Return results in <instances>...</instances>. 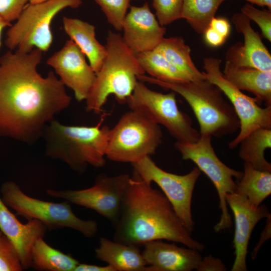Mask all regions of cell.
<instances>
[{
    "label": "cell",
    "instance_id": "obj_9",
    "mask_svg": "<svg viewBox=\"0 0 271 271\" xmlns=\"http://www.w3.org/2000/svg\"><path fill=\"white\" fill-rule=\"evenodd\" d=\"M126 103L130 109L139 111L164 126L177 142L194 143L200 138L190 117L179 109L173 91L159 92L138 80Z\"/></svg>",
    "mask_w": 271,
    "mask_h": 271
},
{
    "label": "cell",
    "instance_id": "obj_3",
    "mask_svg": "<svg viewBox=\"0 0 271 271\" xmlns=\"http://www.w3.org/2000/svg\"><path fill=\"white\" fill-rule=\"evenodd\" d=\"M103 120L102 117L95 125L87 126L65 125L54 119L46 125L42 137L46 155L79 174L88 166L103 167L110 129L102 125Z\"/></svg>",
    "mask_w": 271,
    "mask_h": 271
},
{
    "label": "cell",
    "instance_id": "obj_4",
    "mask_svg": "<svg viewBox=\"0 0 271 271\" xmlns=\"http://www.w3.org/2000/svg\"><path fill=\"white\" fill-rule=\"evenodd\" d=\"M106 55L86 99L87 112L99 114L108 97L112 95L119 104L126 103L138 79L145 74L136 54L122 37L111 31L105 45Z\"/></svg>",
    "mask_w": 271,
    "mask_h": 271
},
{
    "label": "cell",
    "instance_id": "obj_34",
    "mask_svg": "<svg viewBox=\"0 0 271 271\" xmlns=\"http://www.w3.org/2000/svg\"><path fill=\"white\" fill-rule=\"evenodd\" d=\"M196 270L198 271H225L227 269L219 258L209 255L202 258Z\"/></svg>",
    "mask_w": 271,
    "mask_h": 271
},
{
    "label": "cell",
    "instance_id": "obj_11",
    "mask_svg": "<svg viewBox=\"0 0 271 271\" xmlns=\"http://www.w3.org/2000/svg\"><path fill=\"white\" fill-rule=\"evenodd\" d=\"M221 60L205 58L203 72L204 78L217 86L228 99L239 121V132L228 144L233 149L254 130L271 128V106L261 107L255 98L250 97L237 88L224 76L220 69Z\"/></svg>",
    "mask_w": 271,
    "mask_h": 271
},
{
    "label": "cell",
    "instance_id": "obj_37",
    "mask_svg": "<svg viewBox=\"0 0 271 271\" xmlns=\"http://www.w3.org/2000/svg\"><path fill=\"white\" fill-rule=\"evenodd\" d=\"M266 226L263 231L261 233L260 238L255 247L253 251L251 253V258L254 259L256 255V253L259 249L260 246L264 241L269 239L270 237V214L266 217Z\"/></svg>",
    "mask_w": 271,
    "mask_h": 271
},
{
    "label": "cell",
    "instance_id": "obj_29",
    "mask_svg": "<svg viewBox=\"0 0 271 271\" xmlns=\"http://www.w3.org/2000/svg\"><path fill=\"white\" fill-rule=\"evenodd\" d=\"M101 8L108 22L117 31H122L130 0H94Z\"/></svg>",
    "mask_w": 271,
    "mask_h": 271
},
{
    "label": "cell",
    "instance_id": "obj_7",
    "mask_svg": "<svg viewBox=\"0 0 271 271\" xmlns=\"http://www.w3.org/2000/svg\"><path fill=\"white\" fill-rule=\"evenodd\" d=\"M82 4V0H46L28 4L8 30L6 47L9 50L24 53L35 48L43 52L48 51L53 40L51 23L55 17L66 8L76 9Z\"/></svg>",
    "mask_w": 271,
    "mask_h": 271
},
{
    "label": "cell",
    "instance_id": "obj_5",
    "mask_svg": "<svg viewBox=\"0 0 271 271\" xmlns=\"http://www.w3.org/2000/svg\"><path fill=\"white\" fill-rule=\"evenodd\" d=\"M137 78L169 89L181 95L193 111L200 126V135L221 137L239 128V121L235 111L224 98L220 89L204 79L185 82L158 80L145 74Z\"/></svg>",
    "mask_w": 271,
    "mask_h": 271
},
{
    "label": "cell",
    "instance_id": "obj_39",
    "mask_svg": "<svg viewBox=\"0 0 271 271\" xmlns=\"http://www.w3.org/2000/svg\"><path fill=\"white\" fill-rule=\"evenodd\" d=\"M252 4L259 6L267 7L268 9H271V0H245Z\"/></svg>",
    "mask_w": 271,
    "mask_h": 271
},
{
    "label": "cell",
    "instance_id": "obj_36",
    "mask_svg": "<svg viewBox=\"0 0 271 271\" xmlns=\"http://www.w3.org/2000/svg\"><path fill=\"white\" fill-rule=\"evenodd\" d=\"M203 34L205 42L212 47H217L221 46L226 39L210 27H208Z\"/></svg>",
    "mask_w": 271,
    "mask_h": 271
},
{
    "label": "cell",
    "instance_id": "obj_25",
    "mask_svg": "<svg viewBox=\"0 0 271 271\" xmlns=\"http://www.w3.org/2000/svg\"><path fill=\"white\" fill-rule=\"evenodd\" d=\"M80 262L69 254L57 249L43 238L37 240L31 250V266L45 271H74Z\"/></svg>",
    "mask_w": 271,
    "mask_h": 271
},
{
    "label": "cell",
    "instance_id": "obj_18",
    "mask_svg": "<svg viewBox=\"0 0 271 271\" xmlns=\"http://www.w3.org/2000/svg\"><path fill=\"white\" fill-rule=\"evenodd\" d=\"M143 246L142 253L148 271H191L196 269L202 258L196 249L162 240L148 242Z\"/></svg>",
    "mask_w": 271,
    "mask_h": 271
},
{
    "label": "cell",
    "instance_id": "obj_41",
    "mask_svg": "<svg viewBox=\"0 0 271 271\" xmlns=\"http://www.w3.org/2000/svg\"><path fill=\"white\" fill-rule=\"evenodd\" d=\"M46 0H28L29 3L30 4H37L41 2H43Z\"/></svg>",
    "mask_w": 271,
    "mask_h": 271
},
{
    "label": "cell",
    "instance_id": "obj_15",
    "mask_svg": "<svg viewBox=\"0 0 271 271\" xmlns=\"http://www.w3.org/2000/svg\"><path fill=\"white\" fill-rule=\"evenodd\" d=\"M225 197L235 223L233 244L235 256L231 270L246 271V255L251 233L258 221L270 214L266 206H254L236 192L226 194Z\"/></svg>",
    "mask_w": 271,
    "mask_h": 271
},
{
    "label": "cell",
    "instance_id": "obj_19",
    "mask_svg": "<svg viewBox=\"0 0 271 271\" xmlns=\"http://www.w3.org/2000/svg\"><path fill=\"white\" fill-rule=\"evenodd\" d=\"M47 227L41 221L32 219L21 223L0 197V230L16 247L23 269L31 266V250L35 241L43 238Z\"/></svg>",
    "mask_w": 271,
    "mask_h": 271
},
{
    "label": "cell",
    "instance_id": "obj_20",
    "mask_svg": "<svg viewBox=\"0 0 271 271\" xmlns=\"http://www.w3.org/2000/svg\"><path fill=\"white\" fill-rule=\"evenodd\" d=\"M222 73L237 88L252 93L258 101L264 102L265 106H271V71L236 66L226 61Z\"/></svg>",
    "mask_w": 271,
    "mask_h": 271
},
{
    "label": "cell",
    "instance_id": "obj_42",
    "mask_svg": "<svg viewBox=\"0 0 271 271\" xmlns=\"http://www.w3.org/2000/svg\"><path fill=\"white\" fill-rule=\"evenodd\" d=\"M3 234V232H2V231L0 230V237Z\"/></svg>",
    "mask_w": 271,
    "mask_h": 271
},
{
    "label": "cell",
    "instance_id": "obj_14",
    "mask_svg": "<svg viewBox=\"0 0 271 271\" xmlns=\"http://www.w3.org/2000/svg\"><path fill=\"white\" fill-rule=\"evenodd\" d=\"M85 57L70 39L47 61V64L54 69L65 86L73 91L78 101L86 100L96 76Z\"/></svg>",
    "mask_w": 271,
    "mask_h": 271
},
{
    "label": "cell",
    "instance_id": "obj_31",
    "mask_svg": "<svg viewBox=\"0 0 271 271\" xmlns=\"http://www.w3.org/2000/svg\"><path fill=\"white\" fill-rule=\"evenodd\" d=\"M23 269L16 247L3 234L0 237V271H21Z\"/></svg>",
    "mask_w": 271,
    "mask_h": 271
},
{
    "label": "cell",
    "instance_id": "obj_17",
    "mask_svg": "<svg viewBox=\"0 0 271 271\" xmlns=\"http://www.w3.org/2000/svg\"><path fill=\"white\" fill-rule=\"evenodd\" d=\"M231 21L236 31L242 34L244 42H237L228 49L226 61L236 66L271 71L270 54L259 34L252 28L250 20L240 12L234 14Z\"/></svg>",
    "mask_w": 271,
    "mask_h": 271
},
{
    "label": "cell",
    "instance_id": "obj_6",
    "mask_svg": "<svg viewBox=\"0 0 271 271\" xmlns=\"http://www.w3.org/2000/svg\"><path fill=\"white\" fill-rule=\"evenodd\" d=\"M162 137L159 124L130 109L110 129L105 157L112 161L132 164L155 154Z\"/></svg>",
    "mask_w": 271,
    "mask_h": 271
},
{
    "label": "cell",
    "instance_id": "obj_12",
    "mask_svg": "<svg viewBox=\"0 0 271 271\" xmlns=\"http://www.w3.org/2000/svg\"><path fill=\"white\" fill-rule=\"evenodd\" d=\"M131 165L133 171L145 182L150 184L154 182L160 187L183 225L192 233L194 227L192 198L200 170L194 167L185 175L173 174L158 167L151 156L146 157Z\"/></svg>",
    "mask_w": 271,
    "mask_h": 271
},
{
    "label": "cell",
    "instance_id": "obj_21",
    "mask_svg": "<svg viewBox=\"0 0 271 271\" xmlns=\"http://www.w3.org/2000/svg\"><path fill=\"white\" fill-rule=\"evenodd\" d=\"M140 247L101 237L95 248L96 257L115 271H148Z\"/></svg>",
    "mask_w": 271,
    "mask_h": 271
},
{
    "label": "cell",
    "instance_id": "obj_16",
    "mask_svg": "<svg viewBox=\"0 0 271 271\" xmlns=\"http://www.w3.org/2000/svg\"><path fill=\"white\" fill-rule=\"evenodd\" d=\"M122 30L124 43L137 54L155 49L164 38L166 29L159 23L146 3L141 7H130Z\"/></svg>",
    "mask_w": 271,
    "mask_h": 271
},
{
    "label": "cell",
    "instance_id": "obj_26",
    "mask_svg": "<svg viewBox=\"0 0 271 271\" xmlns=\"http://www.w3.org/2000/svg\"><path fill=\"white\" fill-rule=\"evenodd\" d=\"M239 157L256 169L271 172V164L265 151L271 147V128H259L245 137L239 144Z\"/></svg>",
    "mask_w": 271,
    "mask_h": 271
},
{
    "label": "cell",
    "instance_id": "obj_27",
    "mask_svg": "<svg viewBox=\"0 0 271 271\" xmlns=\"http://www.w3.org/2000/svg\"><path fill=\"white\" fill-rule=\"evenodd\" d=\"M135 54L140 65L150 76L165 81H190L156 49Z\"/></svg>",
    "mask_w": 271,
    "mask_h": 271
},
{
    "label": "cell",
    "instance_id": "obj_24",
    "mask_svg": "<svg viewBox=\"0 0 271 271\" xmlns=\"http://www.w3.org/2000/svg\"><path fill=\"white\" fill-rule=\"evenodd\" d=\"M175 68L183 73L190 81L205 79L191 57V49L182 37L164 38L155 48Z\"/></svg>",
    "mask_w": 271,
    "mask_h": 271
},
{
    "label": "cell",
    "instance_id": "obj_8",
    "mask_svg": "<svg viewBox=\"0 0 271 271\" xmlns=\"http://www.w3.org/2000/svg\"><path fill=\"white\" fill-rule=\"evenodd\" d=\"M2 199L16 214L29 220L36 219L47 227H64L74 229L86 237H93L98 230V224L93 220H83L76 216L67 201L61 203L41 200L30 197L15 182H4L0 189Z\"/></svg>",
    "mask_w": 271,
    "mask_h": 271
},
{
    "label": "cell",
    "instance_id": "obj_2",
    "mask_svg": "<svg viewBox=\"0 0 271 271\" xmlns=\"http://www.w3.org/2000/svg\"><path fill=\"white\" fill-rule=\"evenodd\" d=\"M113 225V240L128 245L140 247L151 241L166 240L199 251L205 248L192 237L164 193L153 188L134 171Z\"/></svg>",
    "mask_w": 271,
    "mask_h": 271
},
{
    "label": "cell",
    "instance_id": "obj_10",
    "mask_svg": "<svg viewBox=\"0 0 271 271\" xmlns=\"http://www.w3.org/2000/svg\"><path fill=\"white\" fill-rule=\"evenodd\" d=\"M211 138L208 135H200L195 142H176L175 147L181 154L182 159L193 162L214 185L219 198L221 215L214 228L216 232H219L231 226V218L225 195L235 192L236 183L233 179L238 180L242 172L228 167L218 158L212 147Z\"/></svg>",
    "mask_w": 271,
    "mask_h": 271
},
{
    "label": "cell",
    "instance_id": "obj_28",
    "mask_svg": "<svg viewBox=\"0 0 271 271\" xmlns=\"http://www.w3.org/2000/svg\"><path fill=\"white\" fill-rule=\"evenodd\" d=\"M226 0H183L181 19L198 34H203L221 4Z\"/></svg>",
    "mask_w": 271,
    "mask_h": 271
},
{
    "label": "cell",
    "instance_id": "obj_22",
    "mask_svg": "<svg viewBox=\"0 0 271 271\" xmlns=\"http://www.w3.org/2000/svg\"><path fill=\"white\" fill-rule=\"evenodd\" d=\"M65 33L88 58L95 74L100 69L106 55L105 46L97 40L94 25L77 18L64 17Z\"/></svg>",
    "mask_w": 271,
    "mask_h": 271
},
{
    "label": "cell",
    "instance_id": "obj_13",
    "mask_svg": "<svg viewBox=\"0 0 271 271\" xmlns=\"http://www.w3.org/2000/svg\"><path fill=\"white\" fill-rule=\"evenodd\" d=\"M130 176H109L101 173L96 176L91 187L81 190L47 189L50 196L60 198L92 209L114 225L118 219L124 193Z\"/></svg>",
    "mask_w": 271,
    "mask_h": 271
},
{
    "label": "cell",
    "instance_id": "obj_1",
    "mask_svg": "<svg viewBox=\"0 0 271 271\" xmlns=\"http://www.w3.org/2000/svg\"><path fill=\"white\" fill-rule=\"evenodd\" d=\"M43 53L9 50L0 57V138L34 144L70 105L71 97L54 73L43 77L38 72Z\"/></svg>",
    "mask_w": 271,
    "mask_h": 271
},
{
    "label": "cell",
    "instance_id": "obj_33",
    "mask_svg": "<svg viewBox=\"0 0 271 271\" xmlns=\"http://www.w3.org/2000/svg\"><path fill=\"white\" fill-rule=\"evenodd\" d=\"M28 3V0H0V16L10 23L16 21Z\"/></svg>",
    "mask_w": 271,
    "mask_h": 271
},
{
    "label": "cell",
    "instance_id": "obj_40",
    "mask_svg": "<svg viewBox=\"0 0 271 271\" xmlns=\"http://www.w3.org/2000/svg\"><path fill=\"white\" fill-rule=\"evenodd\" d=\"M12 24L10 22L5 20L0 16V47L1 45V37L3 30L7 27H10Z\"/></svg>",
    "mask_w": 271,
    "mask_h": 271
},
{
    "label": "cell",
    "instance_id": "obj_23",
    "mask_svg": "<svg viewBox=\"0 0 271 271\" xmlns=\"http://www.w3.org/2000/svg\"><path fill=\"white\" fill-rule=\"evenodd\" d=\"M235 192L244 196L253 206H259L271 194V172L256 169L244 162Z\"/></svg>",
    "mask_w": 271,
    "mask_h": 271
},
{
    "label": "cell",
    "instance_id": "obj_32",
    "mask_svg": "<svg viewBox=\"0 0 271 271\" xmlns=\"http://www.w3.org/2000/svg\"><path fill=\"white\" fill-rule=\"evenodd\" d=\"M241 13L249 20L257 24L263 37L269 42H271L270 9L260 10L251 4H246L241 8Z\"/></svg>",
    "mask_w": 271,
    "mask_h": 271
},
{
    "label": "cell",
    "instance_id": "obj_38",
    "mask_svg": "<svg viewBox=\"0 0 271 271\" xmlns=\"http://www.w3.org/2000/svg\"><path fill=\"white\" fill-rule=\"evenodd\" d=\"M74 271H115V270L108 264L105 266H100L79 263L76 267Z\"/></svg>",
    "mask_w": 271,
    "mask_h": 271
},
{
    "label": "cell",
    "instance_id": "obj_30",
    "mask_svg": "<svg viewBox=\"0 0 271 271\" xmlns=\"http://www.w3.org/2000/svg\"><path fill=\"white\" fill-rule=\"evenodd\" d=\"M183 0H153L159 23L163 26L181 19Z\"/></svg>",
    "mask_w": 271,
    "mask_h": 271
},
{
    "label": "cell",
    "instance_id": "obj_35",
    "mask_svg": "<svg viewBox=\"0 0 271 271\" xmlns=\"http://www.w3.org/2000/svg\"><path fill=\"white\" fill-rule=\"evenodd\" d=\"M226 39L230 32V24L228 21L224 18L214 17L211 21L209 26Z\"/></svg>",
    "mask_w": 271,
    "mask_h": 271
}]
</instances>
